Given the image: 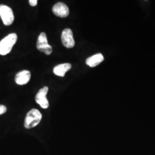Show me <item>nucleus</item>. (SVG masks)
<instances>
[{"mask_svg": "<svg viewBox=\"0 0 155 155\" xmlns=\"http://www.w3.org/2000/svg\"><path fill=\"white\" fill-rule=\"evenodd\" d=\"M71 68V64L70 63H63L56 66L53 70V71L56 75L63 77H64L65 74Z\"/></svg>", "mask_w": 155, "mask_h": 155, "instance_id": "nucleus-9", "label": "nucleus"}, {"mask_svg": "<svg viewBox=\"0 0 155 155\" xmlns=\"http://www.w3.org/2000/svg\"><path fill=\"white\" fill-rule=\"evenodd\" d=\"M6 111H7V108L5 106L0 105V115L4 114Z\"/></svg>", "mask_w": 155, "mask_h": 155, "instance_id": "nucleus-11", "label": "nucleus"}, {"mask_svg": "<svg viewBox=\"0 0 155 155\" xmlns=\"http://www.w3.org/2000/svg\"><path fill=\"white\" fill-rule=\"evenodd\" d=\"M48 91V87L45 86L39 90L35 97V101L43 109H47L49 107V102L47 98V94Z\"/></svg>", "mask_w": 155, "mask_h": 155, "instance_id": "nucleus-5", "label": "nucleus"}, {"mask_svg": "<svg viewBox=\"0 0 155 155\" xmlns=\"http://www.w3.org/2000/svg\"><path fill=\"white\" fill-rule=\"evenodd\" d=\"M31 75V72L28 70L21 71L16 75L15 82L18 85L25 84L30 81Z\"/></svg>", "mask_w": 155, "mask_h": 155, "instance_id": "nucleus-8", "label": "nucleus"}, {"mask_svg": "<svg viewBox=\"0 0 155 155\" xmlns=\"http://www.w3.org/2000/svg\"><path fill=\"white\" fill-rule=\"evenodd\" d=\"M29 3L30 5L32 6H35L38 4V1L37 0H29Z\"/></svg>", "mask_w": 155, "mask_h": 155, "instance_id": "nucleus-12", "label": "nucleus"}, {"mask_svg": "<svg viewBox=\"0 0 155 155\" xmlns=\"http://www.w3.org/2000/svg\"><path fill=\"white\" fill-rule=\"evenodd\" d=\"M104 56L101 54H97L87 58L86 61V63L89 66L94 67L100 64L102 61H104Z\"/></svg>", "mask_w": 155, "mask_h": 155, "instance_id": "nucleus-10", "label": "nucleus"}, {"mask_svg": "<svg viewBox=\"0 0 155 155\" xmlns=\"http://www.w3.org/2000/svg\"><path fill=\"white\" fill-rule=\"evenodd\" d=\"M53 13L57 16L64 18L69 15L68 6L63 2H58L52 8Z\"/></svg>", "mask_w": 155, "mask_h": 155, "instance_id": "nucleus-7", "label": "nucleus"}, {"mask_svg": "<svg viewBox=\"0 0 155 155\" xmlns=\"http://www.w3.org/2000/svg\"><path fill=\"white\" fill-rule=\"evenodd\" d=\"M17 40L16 33H10L0 41V55H6L8 54Z\"/></svg>", "mask_w": 155, "mask_h": 155, "instance_id": "nucleus-1", "label": "nucleus"}, {"mask_svg": "<svg viewBox=\"0 0 155 155\" xmlns=\"http://www.w3.org/2000/svg\"><path fill=\"white\" fill-rule=\"evenodd\" d=\"M0 17L4 24L6 26L11 25L15 20L12 9L5 5H0Z\"/></svg>", "mask_w": 155, "mask_h": 155, "instance_id": "nucleus-3", "label": "nucleus"}, {"mask_svg": "<svg viewBox=\"0 0 155 155\" xmlns=\"http://www.w3.org/2000/svg\"><path fill=\"white\" fill-rule=\"evenodd\" d=\"M61 42L67 48H72L75 45V41L73 37L72 31L68 28L63 30L61 33Z\"/></svg>", "mask_w": 155, "mask_h": 155, "instance_id": "nucleus-6", "label": "nucleus"}, {"mask_svg": "<svg viewBox=\"0 0 155 155\" xmlns=\"http://www.w3.org/2000/svg\"><path fill=\"white\" fill-rule=\"evenodd\" d=\"M42 119V114L38 109H33L27 113L25 118L24 127L27 129H31L36 127Z\"/></svg>", "mask_w": 155, "mask_h": 155, "instance_id": "nucleus-2", "label": "nucleus"}, {"mask_svg": "<svg viewBox=\"0 0 155 155\" xmlns=\"http://www.w3.org/2000/svg\"><path fill=\"white\" fill-rule=\"evenodd\" d=\"M36 46L38 50L41 52H45L47 55H50L52 53V48L50 45H48L47 35L45 32H41L40 34Z\"/></svg>", "mask_w": 155, "mask_h": 155, "instance_id": "nucleus-4", "label": "nucleus"}]
</instances>
